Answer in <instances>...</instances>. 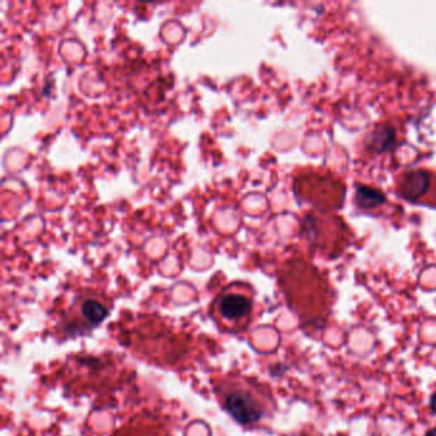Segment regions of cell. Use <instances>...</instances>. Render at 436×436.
Returning <instances> with one entry per match:
<instances>
[{"mask_svg":"<svg viewBox=\"0 0 436 436\" xmlns=\"http://www.w3.org/2000/svg\"><path fill=\"white\" fill-rule=\"evenodd\" d=\"M218 398L223 408L243 426L256 425L270 414L272 400L260 384L247 377L231 375L219 384Z\"/></svg>","mask_w":436,"mask_h":436,"instance_id":"6da1fadb","label":"cell"},{"mask_svg":"<svg viewBox=\"0 0 436 436\" xmlns=\"http://www.w3.org/2000/svg\"><path fill=\"white\" fill-rule=\"evenodd\" d=\"M430 175L428 172L422 169L411 170L402 175V181L399 183L400 195L403 196L408 201H420L423 196L429 191Z\"/></svg>","mask_w":436,"mask_h":436,"instance_id":"277c9868","label":"cell"},{"mask_svg":"<svg viewBox=\"0 0 436 436\" xmlns=\"http://www.w3.org/2000/svg\"><path fill=\"white\" fill-rule=\"evenodd\" d=\"M254 298L249 288L242 284L226 286L214 301L215 317L229 329H242L249 323Z\"/></svg>","mask_w":436,"mask_h":436,"instance_id":"7a4b0ae2","label":"cell"},{"mask_svg":"<svg viewBox=\"0 0 436 436\" xmlns=\"http://www.w3.org/2000/svg\"><path fill=\"white\" fill-rule=\"evenodd\" d=\"M426 436H436V429L430 430Z\"/></svg>","mask_w":436,"mask_h":436,"instance_id":"ba28073f","label":"cell"},{"mask_svg":"<svg viewBox=\"0 0 436 436\" xmlns=\"http://www.w3.org/2000/svg\"><path fill=\"white\" fill-rule=\"evenodd\" d=\"M430 407H431V409L434 411L436 414V393L431 397V400H430Z\"/></svg>","mask_w":436,"mask_h":436,"instance_id":"52a82bcc","label":"cell"},{"mask_svg":"<svg viewBox=\"0 0 436 436\" xmlns=\"http://www.w3.org/2000/svg\"><path fill=\"white\" fill-rule=\"evenodd\" d=\"M385 203V196L376 188L360 186L356 191V203L365 210H374Z\"/></svg>","mask_w":436,"mask_h":436,"instance_id":"8992f818","label":"cell"},{"mask_svg":"<svg viewBox=\"0 0 436 436\" xmlns=\"http://www.w3.org/2000/svg\"><path fill=\"white\" fill-rule=\"evenodd\" d=\"M109 307L103 297L95 293H83L75 301L69 317L67 330L82 333L91 330L106 320Z\"/></svg>","mask_w":436,"mask_h":436,"instance_id":"3957f363","label":"cell"},{"mask_svg":"<svg viewBox=\"0 0 436 436\" xmlns=\"http://www.w3.org/2000/svg\"><path fill=\"white\" fill-rule=\"evenodd\" d=\"M395 143V131L391 126H380L370 133L366 147L374 154H383L393 149Z\"/></svg>","mask_w":436,"mask_h":436,"instance_id":"5b68a950","label":"cell"}]
</instances>
